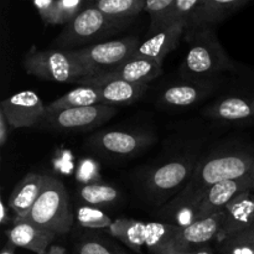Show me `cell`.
Here are the masks:
<instances>
[{
	"label": "cell",
	"mask_w": 254,
	"mask_h": 254,
	"mask_svg": "<svg viewBox=\"0 0 254 254\" xmlns=\"http://www.w3.org/2000/svg\"><path fill=\"white\" fill-rule=\"evenodd\" d=\"M253 164L254 149L248 146H228L213 150L205 158H200L183 190L163 206L160 213L168 216L166 218L184 217L183 226L190 225L195 220L203 196L215 184L248 175Z\"/></svg>",
	"instance_id": "obj_1"
},
{
	"label": "cell",
	"mask_w": 254,
	"mask_h": 254,
	"mask_svg": "<svg viewBox=\"0 0 254 254\" xmlns=\"http://www.w3.org/2000/svg\"><path fill=\"white\" fill-rule=\"evenodd\" d=\"M185 32L190 45L180 66V78L222 81L223 74L237 69L213 27H197Z\"/></svg>",
	"instance_id": "obj_2"
},
{
	"label": "cell",
	"mask_w": 254,
	"mask_h": 254,
	"mask_svg": "<svg viewBox=\"0 0 254 254\" xmlns=\"http://www.w3.org/2000/svg\"><path fill=\"white\" fill-rule=\"evenodd\" d=\"M200 158L193 151L180 153L145 169L139 178L144 197L154 206L166 205L173 196L183 190Z\"/></svg>",
	"instance_id": "obj_3"
},
{
	"label": "cell",
	"mask_w": 254,
	"mask_h": 254,
	"mask_svg": "<svg viewBox=\"0 0 254 254\" xmlns=\"http://www.w3.org/2000/svg\"><path fill=\"white\" fill-rule=\"evenodd\" d=\"M73 213L64 184L54 176L45 175L44 188L31 210L16 221H25L57 237L66 235L73 226Z\"/></svg>",
	"instance_id": "obj_4"
},
{
	"label": "cell",
	"mask_w": 254,
	"mask_h": 254,
	"mask_svg": "<svg viewBox=\"0 0 254 254\" xmlns=\"http://www.w3.org/2000/svg\"><path fill=\"white\" fill-rule=\"evenodd\" d=\"M180 226L169 222H141L130 218H118L108 228L109 235L121 241L134 252L165 254L171 250Z\"/></svg>",
	"instance_id": "obj_5"
},
{
	"label": "cell",
	"mask_w": 254,
	"mask_h": 254,
	"mask_svg": "<svg viewBox=\"0 0 254 254\" xmlns=\"http://www.w3.org/2000/svg\"><path fill=\"white\" fill-rule=\"evenodd\" d=\"M131 20L111 17L93 5L82 10L68 22L56 37L55 44L60 50H77L89 46L91 42L103 40L121 31Z\"/></svg>",
	"instance_id": "obj_6"
},
{
	"label": "cell",
	"mask_w": 254,
	"mask_h": 254,
	"mask_svg": "<svg viewBox=\"0 0 254 254\" xmlns=\"http://www.w3.org/2000/svg\"><path fill=\"white\" fill-rule=\"evenodd\" d=\"M206 118L231 127L254 123V78L236 82L203 108Z\"/></svg>",
	"instance_id": "obj_7"
},
{
	"label": "cell",
	"mask_w": 254,
	"mask_h": 254,
	"mask_svg": "<svg viewBox=\"0 0 254 254\" xmlns=\"http://www.w3.org/2000/svg\"><path fill=\"white\" fill-rule=\"evenodd\" d=\"M24 68L27 74L41 81L76 83L89 76L69 50H39L32 46L24 57Z\"/></svg>",
	"instance_id": "obj_8"
},
{
	"label": "cell",
	"mask_w": 254,
	"mask_h": 254,
	"mask_svg": "<svg viewBox=\"0 0 254 254\" xmlns=\"http://www.w3.org/2000/svg\"><path fill=\"white\" fill-rule=\"evenodd\" d=\"M140 45L138 37L127 36L69 50L77 61L88 71L89 76L106 73L128 61Z\"/></svg>",
	"instance_id": "obj_9"
},
{
	"label": "cell",
	"mask_w": 254,
	"mask_h": 254,
	"mask_svg": "<svg viewBox=\"0 0 254 254\" xmlns=\"http://www.w3.org/2000/svg\"><path fill=\"white\" fill-rule=\"evenodd\" d=\"M117 111L118 109L114 106L96 104L46 112L36 128L57 133L89 131L108 122L112 117L116 116Z\"/></svg>",
	"instance_id": "obj_10"
},
{
	"label": "cell",
	"mask_w": 254,
	"mask_h": 254,
	"mask_svg": "<svg viewBox=\"0 0 254 254\" xmlns=\"http://www.w3.org/2000/svg\"><path fill=\"white\" fill-rule=\"evenodd\" d=\"M155 135L139 129L102 130L88 139V149L108 158H133L151 145Z\"/></svg>",
	"instance_id": "obj_11"
},
{
	"label": "cell",
	"mask_w": 254,
	"mask_h": 254,
	"mask_svg": "<svg viewBox=\"0 0 254 254\" xmlns=\"http://www.w3.org/2000/svg\"><path fill=\"white\" fill-rule=\"evenodd\" d=\"M221 81L208 79H186L164 87L158 96V104L165 108H190L201 103L218 91Z\"/></svg>",
	"instance_id": "obj_12"
},
{
	"label": "cell",
	"mask_w": 254,
	"mask_h": 254,
	"mask_svg": "<svg viewBox=\"0 0 254 254\" xmlns=\"http://www.w3.org/2000/svg\"><path fill=\"white\" fill-rule=\"evenodd\" d=\"M0 111L14 129L36 128L46 113V106L37 93L22 91L0 103Z\"/></svg>",
	"instance_id": "obj_13"
},
{
	"label": "cell",
	"mask_w": 254,
	"mask_h": 254,
	"mask_svg": "<svg viewBox=\"0 0 254 254\" xmlns=\"http://www.w3.org/2000/svg\"><path fill=\"white\" fill-rule=\"evenodd\" d=\"M163 73V64L145 57H130L128 61L122 64L117 68L106 73L97 74L93 77H84L78 79L77 84H94L99 82L119 79L130 83L149 84Z\"/></svg>",
	"instance_id": "obj_14"
},
{
	"label": "cell",
	"mask_w": 254,
	"mask_h": 254,
	"mask_svg": "<svg viewBox=\"0 0 254 254\" xmlns=\"http://www.w3.org/2000/svg\"><path fill=\"white\" fill-rule=\"evenodd\" d=\"M223 218L225 211L222 210L215 215L196 220L190 225L180 227L170 251L184 252L208 247L212 241H217Z\"/></svg>",
	"instance_id": "obj_15"
},
{
	"label": "cell",
	"mask_w": 254,
	"mask_h": 254,
	"mask_svg": "<svg viewBox=\"0 0 254 254\" xmlns=\"http://www.w3.org/2000/svg\"><path fill=\"white\" fill-rule=\"evenodd\" d=\"M185 30V21H176L149 32L145 41L140 42L131 57H145L163 64L164 59L178 47Z\"/></svg>",
	"instance_id": "obj_16"
},
{
	"label": "cell",
	"mask_w": 254,
	"mask_h": 254,
	"mask_svg": "<svg viewBox=\"0 0 254 254\" xmlns=\"http://www.w3.org/2000/svg\"><path fill=\"white\" fill-rule=\"evenodd\" d=\"M246 191H252L248 175L243 176V178L223 180L215 184L203 196L193 221L208 217V216H212L220 211L225 210L226 206L231 201L235 200L237 196L246 192Z\"/></svg>",
	"instance_id": "obj_17"
},
{
	"label": "cell",
	"mask_w": 254,
	"mask_h": 254,
	"mask_svg": "<svg viewBox=\"0 0 254 254\" xmlns=\"http://www.w3.org/2000/svg\"><path fill=\"white\" fill-rule=\"evenodd\" d=\"M223 211L225 218L218 233V243L225 242L254 223V195L252 191L241 193L231 201Z\"/></svg>",
	"instance_id": "obj_18"
},
{
	"label": "cell",
	"mask_w": 254,
	"mask_h": 254,
	"mask_svg": "<svg viewBox=\"0 0 254 254\" xmlns=\"http://www.w3.org/2000/svg\"><path fill=\"white\" fill-rule=\"evenodd\" d=\"M250 0H200L197 7L186 22V30L213 27L245 6Z\"/></svg>",
	"instance_id": "obj_19"
},
{
	"label": "cell",
	"mask_w": 254,
	"mask_h": 254,
	"mask_svg": "<svg viewBox=\"0 0 254 254\" xmlns=\"http://www.w3.org/2000/svg\"><path fill=\"white\" fill-rule=\"evenodd\" d=\"M7 241L16 247L25 248L36 254H45L56 236L25 221H16L6 232Z\"/></svg>",
	"instance_id": "obj_20"
},
{
	"label": "cell",
	"mask_w": 254,
	"mask_h": 254,
	"mask_svg": "<svg viewBox=\"0 0 254 254\" xmlns=\"http://www.w3.org/2000/svg\"><path fill=\"white\" fill-rule=\"evenodd\" d=\"M45 175L30 173L20 181L9 198V207L15 213V220L26 215L41 193Z\"/></svg>",
	"instance_id": "obj_21"
},
{
	"label": "cell",
	"mask_w": 254,
	"mask_h": 254,
	"mask_svg": "<svg viewBox=\"0 0 254 254\" xmlns=\"http://www.w3.org/2000/svg\"><path fill=\"white\" fill-rule=\"evenodd\" d=\"M93 86L98 87L102 104L118 107L139 101L146 92L149 84H138L119 81V79H111V81L94 83Z\"/></svg>",
	"instance_id": "obj_22"
},
{
	"label": "cell",
	"mask_w": 254,
	"mask_h": 254,
	"mask_svg": "<svg viewBox=\"0 0 254 254\" xmlns=\"http://www.w3.org/2000/svg\"><path fill=\"white\" fill-rule=\"evenodd\" d=\"M96 104H102L98 87L93 84H79L76 88L67 92L66 94L46 106V112L76 108V107H89Z\"/></svg>",
	"instance_id": "obj_23"
},
{
	"label": "cell",
	"mask_w": 254,
	"mask_h": 254,
	"mask_svg": "<svg viewBox=\"0 0 254 254\" xmlns=\"http://www.w3.org/2000/svg\"><path fill=\"white\" fill-rule=\"evenodd\" d=\"M78 198L87 206L108 207L121 200V192L109 184H86L78 188Z\"/></svg>",
	"instance_id": "obj_24"
},
{
	"label": "cell",
	"mask_w": 254,
	"mask_h": 254,
	"mask_svg": "<svg viewBox=\"0 0 254 254\" xmlns=\"http://www.w3.org/2000/svg\"><path fill=\"white\" fill-rule=\"evenodd\" d=\"M73 254H128L113 240L89 230L74 243Z\"/></svg>",
	"instance_id": "obj_25"
},
{
	"label": "cell",
	"mask_w": 254,
	"mask_h": 254,
	"mask_svg": "<svg viewBox=\"0 0 254 254\" xmlns=\"http://www.w3.org/2000/svg\"><path fill=\"white\" fill-rule=\"evenodd\" d=\"M146 0H93V6L111 17L133 20L145 10Z\"/></svg>",
	"instance_id": "obj_26"
},
{
	"label": "cell",
	"mask_w": 254,
	"mask_h": 254,
	"mask_svg": "<svg viewBox=\"0 0 254 254\" xmlns=\"http://www.w3.org/2000/svg\"><path fill=\"white\" fill-rule=\"evenodd\" d=\"M76 220L83 228L87 230H104V228H109L112 222L111 217L103 212L102 210L97 207H92V206H78L76 208Z\"/></svg>",
	"instance_id": "obj_27"
},
{
	"label": "cell",
	"mask_w": 254,
	"mask_h": 254,
	"mask_svg": "<svg viewBox=\"0 0 254 254\" xmlns=\"http://www.w3.org/2000/svg\"><path fill=\"white\" fill-rule=\"evenodd\" d=\"M176 0H146L145 11L150 16L149 32H153L165 26L168 17L170 16Z\"/></svg>",
	"instance_id": "obj_28"
},
{
	"label": "cell",
	"mask_w": 254,
	"mask_h": 254,
	"mask_svg": "<svg viewBox=\"0 0 254 254\" xmlns=\"http://www.w3.org/2000/svg\"><path fill=\"white\" fill-rule=\"evenodd\" d=\"M83 0H56L52 11L51 25H67L82 11Z\"/></svg>",
	"instance_id": "obj_29"
},
{
	"label": "cell",
	"mask_w": 254,
	"mask_h": 254,
	"mask_svg": "<svg viewBox=\"0 0 254 254\" xmlns=\"http://www.w3.org/2000/svg\"><path fill=\"white\" fill-rule=\"evenodd\" d=\"M221 245L222 251H231L237 254H254V223Z\"/></svg>",
	"instance_id": "obj_30"
},
{
	"label": "cell",
	"mask_w": 254,
	"mask_h": 254,
	"mask_svg": "<svg viewBox=\"0 0 254 254\" xmlns=\"http://www.w3.org/2000/svg\"><path fill=\"white\" fill-rule=\"evenodd\" d=\"M198 2H200V0H176L175 6H174L173 11H171L170 16L168 17L166 25H170L176 21L188 22L192 12L197 7Z\"/></svg>",
	"instance_id": "obj_31"
},
{
	"label": "cell",
	"mask_w": 254,
	"mask_h": 254,
	"mask_svg": "<svg viewBox=\"0 0 254 254\" xmlns=\"http://www.w3.org/2000/svg\"><path fill=\"white\" fill-rule=\"evenodd\" d=\"M55 2H56V0H32V4L35 5L39 15L46 24H50Z\"/></svg>",
	"instance_id": "obj_32"
},
{
	"label": "cell",
	"mask_w": 254,
	"mask_h": 254,
	"mask_svg": "<svg viewBox=\"0 0 254 254\" xmlns=\"http://www.w3.org/2000/svg\"><path fill=\"white\" fill-rule=\"evenodd\" d=\"M10 128H12L7 122L5 114L0 111V146H5L7 139H9Z\"/></svg>",
	"instance_id": "obj_33"
},
{
	"label": "cell",
	"mask_w": 254,
	"mask_h": 254,
	"mask_svg": "<svg viewBox=\"0 0 254 254\" xmlns=\"http://www.w3.org/2000/svg\"><path fill=\"white\" fill-rule=\"evenodd\" d=\"M165 254H215L213 251L210 247L201 248V250H195V251H184V252H174V251H169Z\"/></svg>",
	"instance_id": "obj_34"
},
{
	"label": "cell",
	"mask_w": 254,
	"mask_h": 254,
	"mask_svg": "<svg viewBox=\"0 0 254 254\" xmlns=\"http://www.w3.org/2000/svg\"><path fill=\"white\" fill-rule=\"evenodd\" d=\"M7 208H10V207H6L4 200L1 198V201H0V210H1V215H0V222H1L2 225H6L10 220L9 215H7Z\"/></svg>",
	"instance_id": "obj_35"
},
{
	"label": "cell",
	"mask_w": 254,
	"mask_h": 254,
	"mask_svg": "<svg viewBox=\"0 0 254 254\" xmlns=\"http://www.w3.org/2000/svg\"><path fill=\"white\" fill-rule=\"evenodd\" d=\"M45 254H67V252L66 248L61 247V246H51Z\"/></svg>",
	"instance_id": "obj_36"
},
{
	"label": "cell",
	"mask_w": 254,
	"mask_h": 254,
	"mask_svg": "<svg viewBox=\"0 0 254 254\" xmlns=\"http://www.w3.org/2000/svg\"><path fill=\"white\" fill-rule=\"evenodd\" d=\"M15 248H16V246L12 245L11 242H9V241H7V243L5 245V247L2 248L1 254H15Z\"/></svg>",
	"instance_id": "obj_37"
},
{
	"label": "cell",
	"mask_w": 254,
	"mask_h": 254,
	"mask_svg": "<svg viewBox=\"0 0 254 254\" xmlns=\"http://www.w3.org/2000/svg\"><path fill=\"white\" fill-rule=\"evenodd\" d=\"M248 178H250V183H251V190L254 191V164H253V168L252 170L250 171L248 174Z\"/></svg>",
	"instance_id": "obj_38"
}]
</instances>
